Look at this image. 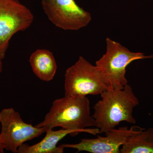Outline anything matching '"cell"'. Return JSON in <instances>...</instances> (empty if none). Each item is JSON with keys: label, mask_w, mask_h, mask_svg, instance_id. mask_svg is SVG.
<instances>
[{"label": "cell", "mask_w": 153, "mask_h": 153, "mask_svg": "<svg viewBox=\"0 0 153 153\" xmlns=\"http://www.w3.org/2000/svg\"><path fill=\"white\" fill-rule=\"evenodd\" d=\"M45 137L33 146L23 144L18 149L17 153H63L64 148L57 147V143L66 136L80 132L74 130L61 129L57 131L47 129Z\"/></svg>", "instance_id": "obj_9"}, {"label": "cell", "mask_w": 153, "mask_h": 153, "mask_svg": "<svg viewBox=\"0 0 153 153\" xmlns=\"http://www.w3.org/2000/svg\"><path fill=\"white\" fill-rule=\"evenodd\" d=\"M4 150L2 148L1 146V144H0V153H4Z\"/></svg>", "instance_id": "obj_13"}, {"label": "cell", "mask_w": 153, "mask_h": 153, "mask_svg": "<svg viewBox=\"0 0 153 153\" xmlns=\"http://www.w3.org/2000/svg\"><path fill=\"white\" fill-rule=\"evenodd\" d=\"M2 60L0 58V73L2 72L3 70V65L2 63Z\"/></svg>", "instance_id": "obj_12"}, {"label": "cell", "mask_w": 153, "mask_h": 153, "mask_svg": "<svg viewBox=\"0 0 153 153\" xmlns=\"http://www.w3.org/2000/svg\"><path fill=\"white\" fill-rule=\"evenodd\" d=\"M34 74L43 81L52 80L57 69L55 57L52 52L45 49H38L32 53L29 60Z\"/></svg>", "instance_id": "obj_10"}, {"label": "cell", "mask_w": 153, "mask_h": 153, "mask_svg": "<svg viewBox=\"0 0 153 153\" xmlns=\"http://www.w3.org/2000/svg\"><path fill=\"white\" fill-rule=\"evenodd\" d=\"M34 16L19 0H0V58H5L12 37L32 25Z\"/></svg>", "instance_id": "obj_6"}, {"label": "cell", "mask_w": 153, "mask_h": 153, "mask_svg": "<svg viewBox=\"0 0 153 153\" xmlns=\"http://www.w3.org/2000/svg\"><path fill=\"white\" fill-rule=\"evenodd\" d=\"M137 126L120 127L105 132V137L98 136L94 139H81L76 144H63L58 146L76 149V153L86 152L91 153H120L121 147L136 129Z\"/></svg>", "instance_id": "obj_8"}, {"label": "cell", "mask_w": 153, "mask_h": 153, "mask_svg": "<svg viewBox=\"0 0 153 153\" xmlns=\"http://www.w3.org/2000/svg\"><path fill=\"white\" fill-rule=\"evenodd\" d=\"M35 126L47 130L60 127L94 135L100 134L96 128H87L95 126V121L91 114L90 101L86 97L64 96L55 100L44 120Z\"/></svg>", "instance_id": "obj_1"}, {"label": "cell", "mask_w": 153, "mask_h": 153, "mask_svg": "<svg viewBox=\"0 0 153 153\" xmlns=\"http://www.w3.org/2000/svg\"><path fill=\"white\" fill-rule=\"evenodd\" d=\"M106 52L96 62L95 66L110 88L123 89L128 84L126 68L133 61L153 58V55L131 52L110 38H106Z\"/></svg>", "instance_id": "obj_3"}, {"label": "cell", "mask_w": 153, "mask_h": 153, "mask_svg": "<svg viewBox=\"0 0 153 153\" xmlns=\"http://www.w3.org/2000/svg\"><path fill=\"white\" fill-rule=\"evenodd\" d=\"M64 77L65 96L98 95L108 88L96 66L82 56L66 69Z\"/></svg>", "instance_id": "obj_4"}, {"label": "cell", "mask_w": 153, "mask_h": 153, "mask_svg": "<svg viewBox=\"0 0 153 153\" xmlns=\"http://www.w3.org/2000/svg\"><path fill=\"white\" fill-rule=\"evenodd\" d=\"M101 99L93 106L92 117L100 133L115 128L122 122L134 124V108L139 104L132 88L127 84L123 88L107 90L100 94Z\"/></svg>", "instance_id": "obj_2"}, {"label": "cell", "mask_w": 153, "mask_h": 153, "mask_svg": "<svg viewBox=\"0 0 153 153\" xmlns=\"http://www.w3.org/2000/svg\"><path fill=\"white\" fill-rule=\"evenodd\" d=\"M0 144L3 149L17 153L19 146L26 142L41 135L47 129L37 127L23 121L19 112L12 108L0 112Z\"/></svg>", "instance_id": "obj_5"}, {"label": "cell", "mask_w": 153, "mask_h": 153, "mask_svg": "<svg viewBox=\"0 0 153 153\" xmlns=\"http://www.w3.org/2000/svg\"><path fill=\"white\" fill-rule=\"evenodd\" d=\"M41 4L49 21L63 30H80L88 25L92 19L90 13L74 0H41Z\"/></svg>", "instance_id": "obj_7"}, {"label": "cell", "mask_w": 153, "mask_h": 153, "mask_svg": "<svg viewBox=\"0 0 153 153\" xmlns=\"http://www.w3.org/2000/svg\"><path fill=\"white\" fill-rule=\"evenodd\" d=\"M120 153H153V128L137 126L121 147Z\"/></svg>", "instance_id": "obj_11"}]
</instances>
